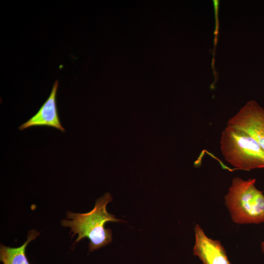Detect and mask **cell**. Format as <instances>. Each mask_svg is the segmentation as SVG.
<instances>
[{"label": "cell", "mask_w": 264, "mask_h": 264, "mask_svg": "<svg viewBox=\"0 0 264 264\" xmlns=\"http://www.w3.org/2000/svg\"><path fill=\"white\" fill-rule=\"evenodd\" d=\"M220 143L224 159L237 169L264 168V150L245 132L227 125L222 132Z\"/></svg>", "instance_id": "cell-3"}, {"label": "cell", "mask_w": 264, "mask_h": 264, "mask_svg": "<svg viewBox=\"0 0 264 264\" xmlns=\"http://www.w3.org/2000/svg\"><path fill=\"white\" fill-rule=\"evenodd\" d=\"M39 235L35 230H31L27 234L26 241L18 247H10L1 244L0 260L3 264H30L26 256L28 244Z\"/></svg>", "instance_id": "cell-7"}, {"label": "cell", "mask_w": 264, "mask_h": 264, "mask_svg": "<svg viewBox=\"0 0 264 264\" xmlns=\"http://www.w3.org/2000/svg\"><path fill=\"white\" fill-rule=\"evenodd\" d=\"M112 200L109 193H106L98 198L92 210L86 213H67V218L63 219L61 224L63 227H68L72 233V237L77 234L78 237L75 243L82 239L87 238L89 251L92 252L110 243L112 240V232L110 229L105 228V224L108 221H123L116 219L114 215L108 212L107 205Z\"/></svg>", "instance_id": "cell-1"}, {"label": "cell", "mask_w": 264, "mask_h": 264, "mask_svg": "<svg viewBox=\"0 0 264 264\" xmlns=\"http://www.w3.org/2000/svg\"><path fill=\"white\" fill-rule=\"evenodd\" d=\"M195 242L194 254L203 264H231L223 246L218 240L209 238L199 225L194 228Z\"/></svg>", "instance_id": "cell-5"}, {"label": "cell", "mask_w": 264, "mask_h": 264, "mask_svg": "<svg viewBox=\"0 0 264 264\" xmlns=\"http://www.w3.org/2000/svg\"><path fill=\"white\" fill-rule=\"evenodd\" d=\"M256 179L234 177L225 195V203L237 224L264 223V195L255 186Z\"/></svg>", "instance_id": "cell-2"}, {"label": "cell", "mask_w": 264, "mask_h": 264, "mask_svg": "<svg viewBox=\"0 0 264 264\" xmlns=\"http://www.w3.org/2000/svg\"><path fill=\"white\" fill-rule=\"evenodd\" d=\"M227 125L248 133L264 150V108L256 101L247 102L228 120Z\"/></svg>", "instance_id": "cell-4"}, {"label": "cell", "mask_w": 264, "mask_h": 264, "mask_svg": "<svg viewBox=\"0 0 264 264\" xmlns=\"http://www.w3.org/2000/svg\"><path fill=\"white\" fill-rule=\"evenodd\" d=\"M261 249L263 253L264 254V242H261Z\"/></svg>", "instance_id": "cell-8"}, {"label": "cell", "mask_w": 264, "mask_h": 264, "mask_svg": "<svg viewBox=\"0 0 264 264\" xmlns=\"http://www.w3.org/2000/svg\"><path fill=\"white\" fill-rule=\"evenodd\" d=\"M58 86V81L56 80L48 98L35 115L19 127L20 131L34 126H45L65 132L60 122L57 110L56 95Z\"/></svg>", "instance_id": "cell-6"}]
</instances>
